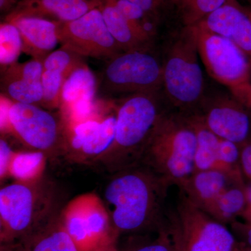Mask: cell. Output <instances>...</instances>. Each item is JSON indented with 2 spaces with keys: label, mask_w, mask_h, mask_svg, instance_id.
<instances>
[{
  "label": "cell",
  "mask_w": 251,
  "mask_h": 251,
  "mask_svg": "<svg viewBox=\"0 0 251 251\" xmlns=\"http://www.w3.org/2000/svg\"><path fill=\"white\" fill-rule=\"evenodd\" d=\"M173 184L141 164L114 173L105 186L103 202L115 234L156 232L166 226L169 221L166 198Z\"/></svg>",
  "instance_id": "obj_1"
},
{
  "label": "cell",
  "mask_w": 251,
  "mask_h": 251,
  "mask_svg": "<svg viewBox=\"0 0 251 251\" xmlns=\"http://www.w3.org/2000/svg\"><path fill=\"white\" fill-rule=\"evenodd\" d=\"M196 130L186 114L163 110L153 127L139 164L175 185L195 172Z\"/></svg>",
  "instance_id": "obj_2"
},
{
  "label": "cell",
  "mask_w": 251,
  "mask_h": 251,
  "mask_svg": "<svg viewBox=\"0 0 251 251\" xmlns=\"http://www.w3.org/2000/svg\"><path fill=\"white\" fill-rule=\"evenodd\" d=\"M156 94L127 95L117 105L115 139L98 162L110 173L139 164L153 127L163 111Z\"/></svg>",
  "instance_id": "obj_3"
},
{
  "label": "cell",
  "mask_w": 251,
  "mask_h": 251,
  "mask_svg": "<svg viewBox=\"0 0 251 251\" xmlns=\"http://www.w3.org/2000/svg\"><path fill=\"white\" fill-rule=\"evenodd\" d=\"M43 179L15 181L0 190L1 244L24 242L52 219L53 189Z\"/></svg>",
  "instance_id": "obj_4"
},
{
  "label": "cell",
  "mask_w": 251,
  "mask_h": 251,
  "mask_svg": "<svg viewBox=\"0 0 251 251\" xmlns=\"http://www.w3.org/2000/svg\"><path fill=\"white\" fill-rule=\"evenodd\" d=\"M192 27H184L167 52L163 64V87L177 111H197L204 97V80Z\"/></svg>",
  "instance_id": "obj_5"
},
{
  "label": "cell",
  "mask_w": 251,
  "mask_h": 251,
  "mask_svg": "<svg viewBox=\"0 0 251 251\" xmlns=\"http://www.w3.org/2000/svg\"><path fill=\"white\" fill-rule=\"evenodd\" d=\"M1 131L6 130L31 151L50 159L66 156L67 128L62 114L48 111L34 104L1 100Z\"/></svg>",
  "instance_id": "obj_6"
},
{
  "label": "cell",
  "mask_w": 251,
  "mask_h": 251,
  "mask_svg": "<svg viewBox=\"0 0 251 251\" xmlns=\"http://www.w3.org/2000/svg\"><path fill=\"white\" fill-rule=\"evenodd\" d=\"M198 52L208 74L251 110V66L245 53L232 41L200 27L191 26Z\"/></svg>",
  "instance_id": "obj_7"
},
{
  "label": "cell",
  "mask_w": 251,
  "mask_h": 251,
  "mask_svg": "<svg viewBox=\"0 0 251 251\" xmlns=\"http://www.w3.org/2000/svg\"><path fill=\"white\" fill-rule=\"evenodd\" d=\"M181 251H235L239 242L224 224L213 219L180 191L171 216Z\"/></svg>",
  "instance_id": "obj_8"
},
{
  "label": "cell",
  "mask_w": 251,
  "mask_h": 251,
  "mask_svg": "<svg viewBox=\"0 0 251 251\" xmlns=\"http://www.w3.org/2000/svg\"><path fill=\"white\" fill-rule=\"evenodd\" d=\"M102 85L115 95L157 93L163 86V66L148 50L125 51L109 59Z\"/></svg>",
  "instance_id": "obj_9"
},
{
  "label": "cell",
  "mask_w": 251,
  "mask_h": 251,
  "mask_svg": "<svg viewBox=\"0 0 251 251\" xmlns=\"http://www.w3.org/2000/svg\"><path fill=\"white\" fill-rule=\"evenodd\" d=\"M59 218L80 251H94L118 237L112 228L105 203L94 193L73 199Z\"/></svg>",
  "instance_id": "obj_10"
},
{
  "label": "cell",
  "mask_w": 251,
  "mask_h": 251,
  "mask_svg": "<svg viewBox=\"0 0 251 251\" xmlns=\"http://www.w3.org/2000/svg\"><path fill=\"white\" fill-rule=\"evenodd\" d=\"M59 39L62 46L81 57L109 60L124 52L108 31L99 7L75 21L61 22Z\"/></svg>",
  "instance_id": "obj_11"
},
{
  "label": "cell",
  "mask_w": 251,
  "mask_h": 251,
  "mask_svg": "<svg viewBox=\"0 0 251 251\" xmlns=\"http://www.w3.org/2000/svg\"><path fill=\"white\" fill-rule=\"evenodd\" d=\"M249 109L232 95L204 96L197 111L203 123L221 139L242 146L249 140L251 130Z\"/></svg>",
  "instance_id": "obj_12"
},
{
  "label": "cell",
  "mask_w": 251,
  "mask_h": 251,
  "mask_svg": "<svg viewBox=\"0 0 251 251\" xmlns=\"http://www.w3.org/2000/svg\"><path fill=\"white\" fill-rule=\"evenodd\" d=\"M117 111L108 116L94 117L67 125L66 156L80 163H98L113 143Z\"/></svg>",
  "instance_id": "obj_13"
},
{
  "label": "cell",
  "mask_w": 251,
  "mask_h": 251,
  "mask_svg": "<svg viewBox=\"0 0 251 251\" xmlns=\"http://www.w3.org/2000/svg\"><path fill=\"white\" fill-rule=\"evenodd\" d=\"M98 85L95 75L85 63L77 66L63 84L61 114L68 123H77L94 116Z\"/></svg>",
  "instance_id": "obj_14"
},
{
  "label": "cell",
  "mask_w": 251,
  "mask_h": 251,
  "mask_svg": "<svg viewBox=\"0 0 251 251\" xmlns=\"http://www.w3.org/2000/svg\"><path fill=\"white\" fill-rule=\"evenodd\" d=\"M196 25L234 43L247 55L251 66L250 9L243 7L237 0H226Z\"/></svg>",
  "instance_id": "obj_15"
},
{
  "label": "cell",
  "mask_w": 251,
  "mask_h": 251,
  "mask_svg": "<svg viewBox=\"0 0 251 251\" xmlns=\"http://www.w3.org/2000/svg\"><path fill=\"white\" fill-rule=\"evenodd\" d=\"M42 61L33 58L6 68L1 78V97L13 103L41 105L44 98Z\"/></svg>",
  "instance_id": "obj_16"
},
{
  "label": "cell",
  "mask_w": 251,
  "mask_h": 251,
  "mask_svg": "<svg viewBox=\"0 0 251 251\" xmlns=\"http://www.w3.org/2000/svg\"><path fill=\"white\" fill-rule=\"evenodd\" d=\"M100 0H21L4 21L21 16L67 23L98 8Z\"/></svg>",
  "instance_id": "obj_17"
},
{
  "label": "cell",
  "mask_w": 251,
  "mask_h": 251,
  "mask_svg": "<svg viewBox=\"0 0 251 251\" xmlns=\"http://www.w3.org/2000/svg\"><path fill=\"white\" fill-rule=\"evenodd\" d=\"M4 22L12 23L18 28L23 39V51L42 62L59 42L61 22L29 16L11 18Z\"/></svg>",
  "instance_id": "obj_18"
},
{
  "label": "cell",
  "mask_w": 251,
  "mask_h": 251,
  "mask_svg": "<svg viewBox=\"0 0 251 251\" xmlns=\"http://www.w3.org/2000/svg\"><path fill=\"white\" fill-rule=\"evenodd\" d=\"M81 62L80 55L64 46L46 57L43 61L44 98L41 106L49 109L59 108L63 84Z\"/></svg>",
  "instance_id": "obj_19"
},
{
  "label": "cell",
  "mask_w": 251,
  "mask_h": 251,
  "mask_svg": "<svg viewBox=\"0 0 251 251\" xmlns=\"http://www.w3.org/2000/svg\"><path fill=\"white\" fill-rule=\"evenodd\" d=\"M232 183L234 182L223 172L209 170L194 172L176 186L191 202L204 211Z\"/></svg>",
  "instance_id": "obj_20"
},
{
  "label": "cell",
  "mask_w": 251,
  "mask_h": 251,
  "mask_svg": "<svg viewBox=\"0 0 251 251\" xmlns=\"http://www.w3.org/2000/svg\"><path fill=\"white\" fill-rule=\"evenodd\" d=\"M100 1L99 8L107 28L122 50H148L153 38L128 21L117 9L113 0Z\"/></svg>",
  "instance_id": "obj_21"
},
{
  "label": "cell",
  "mask_w": 251,
  "mask_h": 251,
  "mask_svg": "<svg viewBox=\"0 0 251 251\" xmlns=\"http://www.w3.org/2000/svg\"><path fill=\"white\" fill-rule=\"evenodd\" d=\"M30 251H80L59 218L52 219L24 242Z\"/></svg>",
  "instance_id": "obj_22"
},
{
  "label": "cell",
  "mask_w": 251,
  "mask_h": 251,
  "mask_svg": "<svg viewBox=\"0 0 251 251\" xmlns=\"http://www.w3.org/2000/svg\"><path fill=\"white\" fill-rule=\"evenodd\" d=\"M196 130L195 172L216 170L221 138L211 132L197 114H186Z\"/></svg>",
  "instance_id": "obj_23"
},
{
  "label": "cell",
  "mask_w": 251,
  "mask_h": 251,
  "mask_svg": "<svg viewBox=\"0 0 251 251\" xmlns=\"http://www.w3.org/2000/svg\"><path fill=\"white\" fill-rule=\"evenodd\" d=\"M246 205V189L242 187V185H237L227 188L204 211L225 225L232 222L237 216L242 215Z\"/></svg>",
  "instance_id": "obj_24"
},
{
  "label": "cell",
  "mask_w": 251,
  "mask_h": 251,
  "mask_svg": "<svg viewBox=\"0 0 251 251\" xmlns=\"http://www.w3.org/2000/svg\"><path fill=\"white\" fill-rule=\"evenodd\" d=\"M48 158L40 151H14L9 177L21 182L34 183L43 179Z\"/></svg>",
  "instance_id": "obj_25"
},
{
  "label": "cell",
  "mask_w": 251,
  "mask_h": 251,
  "mask_svg": "<svg viewBox=\"0 0 251 251\" xmlns=\"http://www.w3.org/2000/svg\"><path fill=\"white\" fill-rule=\"evenodd\" d=\"M226 0H167L176 9L184 27L201 22L206 16L219 9Z\"/></svg>",
  "instance_id": "obj_26"
},
{
  "label": "cell",
  "mask_w": 251,
  "mask_h": 251,
  "mask_svg": "<svg viewBox=\"0 0 251 251\" xmlns=\"http://www.w3.org/2000/svg\"><path fill=\"white\" fill-rule=\"evenodd\" d=\"M23 43L21 33L14 24L3 22L0 25V64L4 70L17 62Z\"/></svg>",
  "instance_id": "obj_27"
},
{
  "label": "cell",
  "mask_w": 251,
  "mask_h": 251,
  "mask_svg": "<svg viewBox=\"0 0 251 251\" xmlns=\"http://www.w3.org/2000/svg\"><path fill=\"white\" fill-rule=\"evenodd\" d=\"M126 251H181L179 236L173 221L163 226L157 232L154 239L135 245Z\"/></svg>",
  "instance_id": "obj_28"
},
{
  "label": "cell",
  "mask_w": 251,
  "mask_h": 251,
  "mask_svg": "<svg viewBox=\"0 0 251 251\" xmlns=\"http://www.w3.org/2000/svg\"><path fill=\"white\" fill-rule=\"evenodd\" d=\"M14 151L4 138L0 140V178L1 181L9 177V169Z\"/></svg>",
  "instance_id": "obj_29"
},
{
  "label": "cell",
  "mask_w": 251,
  "mask_h": 251,
  "mask_svg": "<svg viewBox=\"0 0 251 251\" xmlns=\"http://www.w3.org/2000/svg\"><path fill=\"white\" fill-rule=\"evenodd\" d=\"M127 1L138 5L150 16L156 15L158 11L167 4V0H127Z\"/></svg>",
  "instance_id": "obj_30"
},
{
  "label": "cell",
  "mask_w": 251,
  "mask_h": 251,
  "mask_svg": "<svg viewBox=\"0 0 251 251\" xmlns=\"http://www.w3.org/2000/svg\"><path fill=\"white\" fill-rule=\"evenodd\" d=\"M241 147V168L246 176L251 180V140H248Z\"/></svg>",
  "instance_id": "obj_31"
},
{
  "label": "cell",
  "mask_w": 251,
  "mask_h": 251,
  "mask_svg": "<svg viewBox=\"0 0 251 251\" xmlns=\"http://www.w3.org/2000/svg\"><path fill=\"white\" fill-rule=\"evenodd\" d=\"M235 228L240 231L245 239V244L251 247V224L247 225L235 224Z\"/></svg>",
  "instance_id": "obj_32"
},
{
  "label": "cell",
  "mask_w": 251,
  "mask_h": 251,
  "mask_svg": "<svg viewBox=\"0 0 251 251\" xmlns=\"http://www.w3.org/2000/svg\"><path fill=\"white\" fill-rule=\"evenodd\" d=\"M21 0H0V10L1 13L9 14L17 6Z\"/></svg>",
  "instance_id": "obj_33"
},
{
  "label": "cell",
  "mask_w": 251,
  "mask_h": 251,
  "mask_svg": "<svg viewBox=\"0 0 251 251\" xmlns=\"http://www.w3.org/2000/svg\"><path fill=\"white\" fill-rule=\"evenodd\" d=\"M247 193V205L243 211L242 216L247 220L248 224H251V186L246 189Z\"/></svg>",
  "instance_id": "obj_34"
},
{
  "label": "cell",
  "mask_w": 251,
  "mask_h": 251,
  "mask_svg": "<svg viewBox=\"0 0 251 251\" xmlns=\"http://www.w3.org/2000/svg\"><path fill=\"white\" fill-rule=\"evenodd\" d=\"M115 242H116V240L110 241L105 244H102L94 251H118Z\"/></svg>",
  "instance_id": "obj_35"
},
{
  "label": "cell",
  "mask_w": 251,
  "mask_h": 251,
  "mask_svg": "<svg viewBox=\"0 0 251 251\" xmlns=\"http://www.w3.org/2000/svg\"><path fill=\"white\" fill-rule=\"evenodd\" d=\"M235 251H251V247H249V246L247 245L246 244L239 243Z\"/></svg>",
  "instance_id": "obj_36"
},
{
  "label": "cell",
  "mask_w": 251,
  "mask_h": 251,
  "mask_svg": "<svg viewBox=\"0 0 251 251\" xmlns=\"http://www.w3.org/2000/svg\"><path fill=\"white\" fill-rule=\"evenodd\" d=\"M249 4H250V6H249V9H250L251 12V0H249Z\"/></svg>",
  "instance_id": "obj_37"
},
{
  "label": "cell",
  "mask_w": 251,
  "mask_h": 251,
  "mask_svg": "<svg viewBox=\"0 0 251 251\" xmlns=\"http://www.w3.org/2000/svg\"><path fill=\"white\" fill-rule=\"evenodd\" d=\"M25 251H29V249H28V248L27 247H26V249H25Z\"/></svg>",
  "instance_id": "obj_38"
}]
</instances>
